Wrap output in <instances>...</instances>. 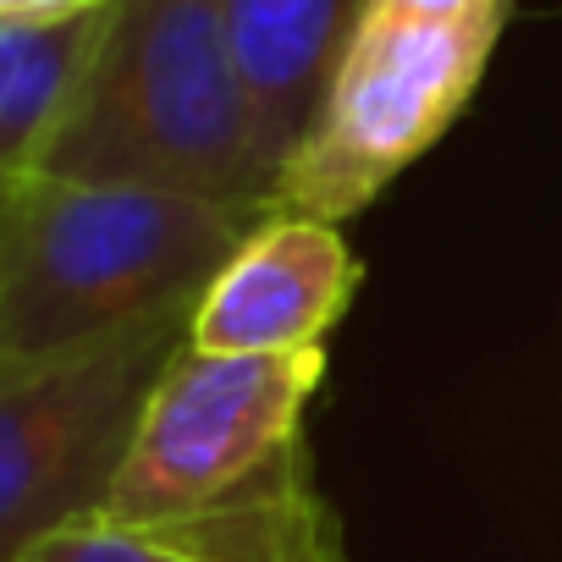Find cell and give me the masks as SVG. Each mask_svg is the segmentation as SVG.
I'll list each match as a JSON object with an SVG mask.
<instances>
[{
	"instance_id": "30bf717a",
	"label": "cell",
	"mask_w": 562,
	"mask_h": 562,
	"mask_svg": "<svg viewBox=\"0 0 562 562\" xmlns=\"http://www.w3.org/2000/svg\"><path fill=\"white\" fill-rule=\"evenodd\" d=\"M375 12L408 23H474V18H513V0H375Z\"/></svg>"
},
{
	"instance_id": "52a82bcc",
	"label": "cell",
	"mask_w": 562,
	"mask_h": 562,
	"mask_svg": "<svg viewBox=\"0 0 562 562\" xmlns=\"http://www.w3.org/2000/svg\"><path fill=\"white\" fill-rule=\"evenodd\" d=\"M18 562H348V546L304 458L288 474L232 502H215L193 518L149 529L111 518L67 524L40 546H29Z\"/></svg>"
},
{
	"instance_id": "ba28073f",
	"label": "cell",
	"mask_w": 562,
	"mask_h": 562,
	"mask_svg": "<svg viewBox=\"0 0 562 562\" xmlns=\"http://www.w3.org/2000/svg\"><path fill=\"white\" fill-rule=\"evenodd\" d=\"M375 0H221L226 40L259 122L270 188L321 122L331 78Z\"/></svg>"
},
{
	"instance_id": "3957f363",
	"label": "cell",
	"mask_w": 562,
	"mask_h": 562,
	"mask_svg": "<svg viewBox=\"0 0 562 562\" xmlns=\"http://www.w3.org/2000/svg\"><path fill=\"white\" fill-rule=\"evenodd\" d=\"M193 310L61 353H0V562L100 518Z\"/></svg>"
},
{
	"instance_id": "277c9868",
	"label": "cell",
	"mask_w": 562,
	"mask_h": 562,
	"mask_svg": "<svg viewBox=\"0 0 562 562\" xmlns=\"http://www.w3.org/2000/svg\"><path fill=\"white\" fill-rule=\"evenodd\" d=\"M502 29L507 18L408 23L370 7L331 78L321 122L281 166L270 204L315 221H353L375 204V193L463 116Z\"/></svg>"
},
{
	"instance_id": "5b68a950",
	"label": "cell",
	"mask_w": 562,
	"mask_h": 562,
	"mask_svg": "<svg viewBox=\"0 0 562 562\" xmlns=\"http://www.w3.org/2000/svg\"><path fill=\"white\" fill-rule=\"evenodd\" d=\"M321 375L326 348L204 353L188 342L166 364L100 518L149 529L288 474L310 458L304 408Z\"/></svg>"
},
{
	"instance_id": "8992f818",
	"label": "cell",
	"mask_w": 562,
	"mask_h": 562,
	"mask_svg": "<svg viewBox=\"0 0 562 562\" xmlns=\"http://www.w3.org/2000/svg\"><path fill=\"white\" fill-rule=\"evenodd\" d=\"M359 293V259L337 221L276 210L237 243L193 304L188 342L204 353L326 348Z\"/></svg>"
},
{
	"instance_id": "6da1fadb",
	"label": "cell",
	"mask_w": 562,
	"mask_h": 562,
	"mask_svg": "<svg viewBox=\"0 0 562 562\" xmlns=\"http://www.w3.org/2000/svg\"><path fill=\"white\" fill-rule=\"evenodd\" d=\"M270 204L29 177L0 193V353H61L182 315Z\"/></svg>"
},
{
	"instance_id": "8fae6325",
	"label": "cell",
	"mask_w": 562,
	"mask_h": 562,
	"mask_svg": "<svg viewBox=\"0 0 562 562\" xmlns=\"http://www.w3.org/2000/svg\"><path fill=\"white\" fill-rule=\"evenodd\" d=\"M89 7H105V0H0V18H72Z\"/></svg>"
},
{
	"instance_id": "9c48e42d",
	"label": "cell",
	"mask_w": 562,
	"mask_h": 562,
	"mask_svg": "<svg viewBox=\"0 0 562 562\" xmlns=\"http://www.w3.org/2000/svg\"><path fill=\"white\" fill-rule=\"evenodd\" d=\"M105 7L72 18H0V193L40 177L105 34Z\"/></svg>"
},
{
	"instance_id": "7a4b0ae2",
	"label": "cell",
	"mask_w": 562,
	"mask_h": 562,
	"mask_svg": "<svg viewBox=\"0 0 562 562\" xmlns=\"http://www.w3.org/2000/svg\"><path fill=\"white\" fill-rule=\"evenodd\" d=\"M40 171L270 204V166L221 0H111Z\"/></svg>"
}]
</instances>
